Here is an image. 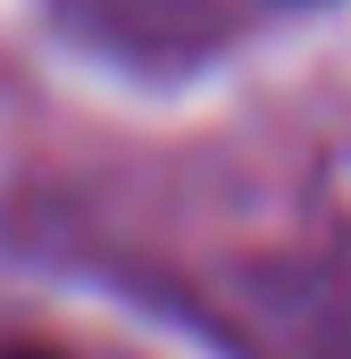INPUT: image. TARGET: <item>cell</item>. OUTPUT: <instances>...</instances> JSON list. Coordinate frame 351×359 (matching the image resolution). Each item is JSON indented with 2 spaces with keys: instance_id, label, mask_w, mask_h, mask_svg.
Segmentation results:
<instances>
[{
  "instance_id": "6da1fadb",
  "label": "cell",
  "mask_w": 351,
  "mask_h": 359,
  "mask_svg": "<svg viewBox=\"0 0 351 359\" xmlns=\"http://www.w3.org/2000/svg\"><path fill=\"white\" fill-rule=\"evenodd\" d=\"M0 359H67V351H42V343H25V351H0Z\"/></svg>"
}]
</instances>
